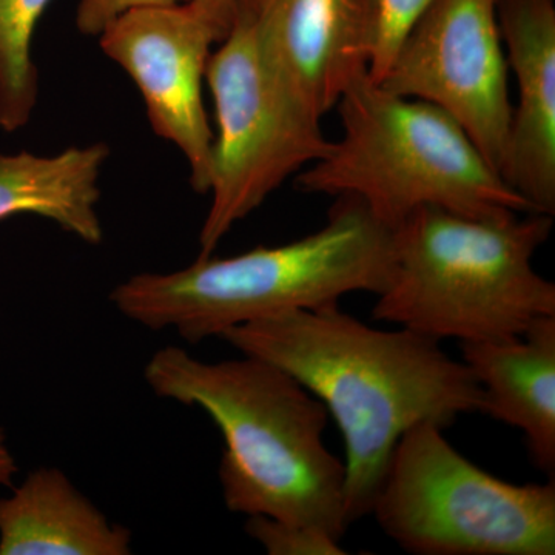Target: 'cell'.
Instances as JSON below:
<instances>
[{
	"label": "cell",
	"mask_w": 555,
	"mask_h": 555,
	"mask_svg": "<svg viewBox=\"0 0 555 555\" xmlns=\"http://www.w3.org/2000/svg\"><path fill=\"white\" fill-rule=\"evenodd\" d=\"M188 3L207 22L218 43L228 36L235 20L236 0H189Z\"/></svg>",
	"instance_id": "d6986e66"
},
{
	"label": "cell",
	"mask_w": 555,
	"mask_h": 555,
	"mask_svg": "<svg viewBox=\"0 0 555 555\" xmlns=\"http://www.w3.org/2000/svg\"><path fill=\"white\" fill-rule=\"evenodd\" d=\"M144 379L156 396L203 409L221 430L219 481L230 513L343 539L345 463L323 441L326 406L297 379L261 358L207 363L178 346L153 353Z\"/></svg>",
	"instance_id": "7a4b0ae2"
},
{
	"label": "cell",
	"mask_w": 555,
	"mask_h": 555,
	"mask_svg": "<svg viewBox=\"0 0 555 555\" xmlns=\"http://www.w3.org/2000/svg\"><path fill=\"white\" fill-rule=\"evenodd\" d=\"M206 80L218 134L199 257L214 255L236 222L331 147L320 116L273 67L254 25L240 11L208 57Z\"/></svg>",
	"instance_id": "52a82bcc"
},
{
	"label": "cell",
	"mask_w": 555,
	"mask_h": 555,
	"mask_svg": "<svg viewBox=\"0 0 555 555\" xmlns=\"http://www.w3.org/2000/svg\"><path fill=\"white\" fill-rule=\"evenodd\" d=\"M337 108L343 137L299 171V192L352 196L390 229L423 207L474 218L537 214L436 105L400 96L364 75Z\"/></svg>",
	"instance_id": "5b68a950"
},
{
	"label": "cell",
	"mask_w": 555,
	"mask_h": 555,
	"mask_svg": "<svg viewBox=\"0 0 555 555\" xmlns=\"http://www.w3.org/2000/svg\"><path fill=\"white\" fill-rule=\"evenodd\" d=\"M273 67L320 118L369 75L378 0H236Z\"/></svg>",
	"instance_id": "30bf717a"
},
{
	"label": "cell",
	"mask_w": 555,
	"mask_h": 555,
	"mask_svg": "<svg viewBox=\"0 0 555 555\" xmlns=\"http://www.w3.org/2000/svg\"><path fill=\"white\" fill-rule=\"evenodd\" d=\"M507 78L496 0H433L378 83L448 113L502 177L514 105Z\"/></svg>",
	"instance_id": "ba28073f"
},
{
	"label": "cell",
	"mask_w": 555,
	"mask_h": 555,
	"mask_svg": "<svg viewBox=\"0 0 555 555\" xmlns=\"http://www.w3.org/2000/svg\"><path fill=\"white\" fill-rule=\"evenodd\" d=\"M189 0H80L76 10V27L86 36H98L112 22L129 11L173 7Z\"/></svg>",
	"instance_id": "ac0fdd59"
},
{
	"label": "cell",
	"mask_w": 555,
	"mask_h": 555,
	"mask_svg": "<svg viewBox=\"0 0 555 555\" xmlns=\"http://www.w3.org/2000/svg\"><path fill=\"white\" fill-rule=\"evenodd\" d=\"M392 229L352 196H338L323 229L229 258L198 257L170 273H139L109 294L116 310L150 331L196 345L229 328L338 305L353 292L379 295L389 281Z\"/></svg>",
	"instance_id": "3957f363"
},
{
	"label": "cell",
	"mask_w": 555,
	"mask_h": 555,
	"mask_svg": "<svg viewBox=\"0 0 555 555\" xmlns=\"http://www.w3.org/2000/svg\"><path fill=\"white\" fill-rule=\"evenodd\" d=\"M217 36L188 2L122 14L100 35L102 51L137 83L150 126L177 145L196 193L210 192L215 134L203 100Z\"/></svg>",
	"instance_id": "9c48e42d"
},
{
	"label": "cell",
	"mask_w": 555,
	"mask_h": 555,
	"mask_svg": "<svg viewBox=\"0 0 555 555\" xmlns=\"http://www.w3.org/2000/svg\"><path fill=\"white\" fill-rule=\"evenodd\" d=\"M371 514L416 555H554L555 483L514 485L418 423L390 454Z\"/></svg>",
	"instance_id": "8992f818"
},
{
	"label": "cell",
	"mask_w": 555,
	"mask_h": 555,
	"mask_svg": "<svg viewBox=\"0 0 555 555\" xmlns=\"http://www.w3.org/2000/svg\"><path fill=\"white\" fill-rule=\"evenodd\" d=\"M17 470H20V467H17L16 459H14L9 447L5 430L0 427V485L11 486Z\"/></svg>",
	"instance_id": "ffe728a7"
},
{
	"label": "cell",
	"mask_w": 555,
	"mask_h": 555,
	"mask_svg": "<svg viewBox=\"0 0 555 555\" xmlns=\"http://www.w3.org/2000/svg\"><path fill=\"white\" fill-rule=\"evenodd\" d=\"M243 356L283 369L326 406L346 444L349 524L371 514L393 448L418 423L451 426L480 412L481 389L440 341L383 331L339 305L292 310L229 328L219 337Z\"/></svg>",
	"instance_id": "6da1fadb"
},
{
	"label": "cell",
	"mask_w": 555,
	"mask_h": 555,
	"mask_svg": "<svg viewBox=\"0 0 555 555\" xmlns=\"http://www.w3.org/2000/svg\"><path fill=\"white\" fill-rule=\"evenodd\" d=\"M133 537L57 467H39L0 499V555H129Z\"/></svg>",
	"instance_id": "4fadbf2b"
},
{
	"label": "cell",
	"mask_w": 555,
	"mask_h": 555,
	"mask_svg": "<svg viewBox=\"0 0 555 555\" xmlns=\"http://www.w3.org/2000/svg\"><path fill=\"white\" fill-rule=\"evenodd\" d=\"M108 156L104 142L69 147L53 156L0 153V221L36 215L98 246L104 241L98 181Z\"/></svg>",
	"instance_id": "5bb4252c"
},
{
	"label": "cell",
	"mask_w": 555,
	"mask_h": 555,
	"mask_svg": "<svg viewBox=\"0 0 555 555\" xmlns=\"http://www.w3.org/2000/svg\"><path fill=\"white\" fill-rule=\"evenodd\" d=\"M379 2V35L377 49L372 57L369 78L378 82L383 78L400 46L401 39L406 35L409 27L416 17L427 9L433 0H378Z\"/></svg>",
	"instance_id": "e0dca14e"
},
{
	"label": "cell",
	"mask_w": 555,
	"mask_h": 555,
	"mask_svg": "<svg viewBox=\"0 0 555 555\" xmlns=\"http://www.w3.org/2000/svg\"><path fill=\"white\" fill-rule=\"evenodd\" d=\"M246 531L270 555H343L339 540L321 529L264 516L248 517Z\"/></svg>",
	"instance_id": "2e32d148"
},
{
	"label": "cell",
	"mask_w": 555,
	"mask_h": 555,
	"mask_svg": "<svg viewBox=\"0 0 555 555\" xmlns=\"http://www.w3.org/2000/svg\"><path fill=\"white\" fill-rule=\"evenodd\" d=\"M554 217L474 218L423 207L392 229L389 281L372 317L441 339L494 341L555 315V286L535 272Z\"/></svg>",
	"instance_id": "277c9868"
},
{
	"label": "cell",
	"mask_w": 555,
	"mask_h": 555,
	"mask_svg": "<svg viewBox=\"0 0 555 555\" xmlns=\"http://www.w3.org/2000/svg\"><path fill=\"white\" fill-rule=\"evenodd\" d=\"M53 0H0V129H24L38 104L33 35Z\"/></svg>",
	"instance_id": "9a60e30c"
},
{
	"label": "cell",
	"mask_w": 555,
	"mask_h": 555,
	"mask_svg": "<svg viewBox=\"0 0 555 555\" xmlns=\"http://www.w3.org/2000/svg\"><path fill=\"white\" fill-rule=\"evenodd\" d=\"M462 352L481 389V414L521 430L534 465L554 476L555 315L518 337L462 343Z\"/></svg>",
	"instance_id": "7c38bea8"
},
{
	"label": "cell",
	"mask_w": 555,
	"mask_h": 555,
	"mask_svg": "<svg viewBox=\"0 0 555 555\" xmlns=\"http://www.w3.org/2000/svg\"><path fill=\"white\" fill-rule=\"evenodd\" d=\"M517 83L502 178L537 214L555 215V0H496Z\"/></svg>",
	"instance_id": "8fae6325"
}]
</instances>
